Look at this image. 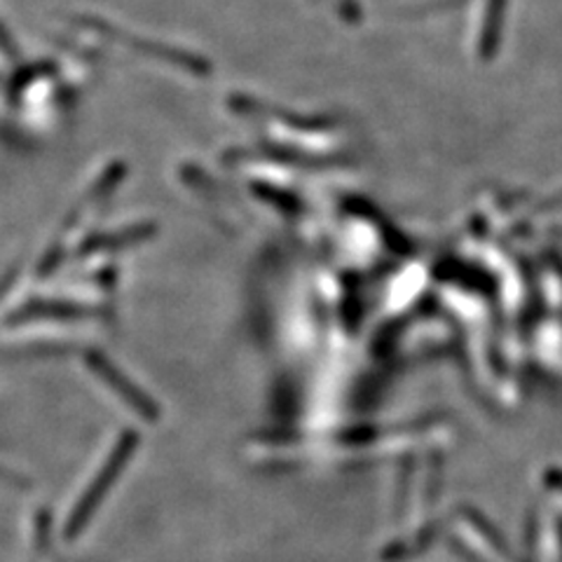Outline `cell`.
<instances>
[{"label": "cell", "mask_w": 562, "mask_h": 562, "mask_svg": "<svg viewBox=\"0 0 562 562\" xmlns=\"http://www.w3.org/2000/svg\"><path fill=\"white\" fill-rule=\"evenodd\" d=\"M127 454H130V448L125 446V448H122V452H117V457L113 460V464L105 467L103 476H101V485L111 479V473H117V467L122 464V460H125ZM101 495H103V487H92V495L82 502V512L74 518V527H76V522H82V520H85V516H87V508H92V504H97V502L101 499Z\"/></svg>", "instance_id": "6da1fadb"}]
</instances>
